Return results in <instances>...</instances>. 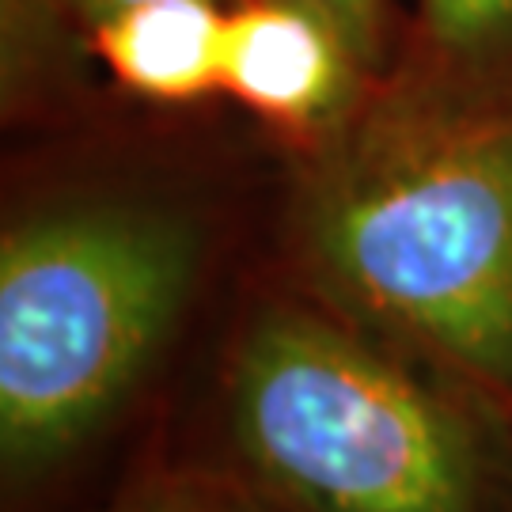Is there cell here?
<instances>
[{
	"label": "cell",
	"mask_w": 512,
	"mask_h": 512,
	"mask_svg": "<svg viewBox=\"0 0 512 512\" xmlns=\"http://www.w3.org/2000/svg\"><path fill=\"white\" fill-rule=\"evenodd\" d=\"M141 0H4V92L16 99L27 76L61 54H88L95 27ZM228 4V0H220Z\"/></svg>",
	"instance_id": "6"
},
{
	"label": "cell",
	"mask_w": 512,
	"mask_h": 512,
	"mask_svg": "<svg viewBox=\"0 0 512 512\" xmlns=\"http://www.w3.org/2000/svg\"><path fill=\"white\" fill-rule=\"evenodd\" d=\"M410 54L471 73H512V0H418Z\"/></svg>",
	"instance_id": "7"
},
{
	"label": "cell",
	"mask_w": 512,
	"mask_h": 512,
	"mask_svg": "<svg viewBox=\"0 0 512 512\" xmlns=\"http://www.w3.org/2000/svg\"><path fill=\"white\" fill-rule=\"evenodd\" d=\"M353 42L368 69H387V38H391V0H304Z\"/></svg>",
	"instance_id": "9"
},
{
	"label": "cell",
	"mask_w": 512,
	"mask_h": 512,
	"mask_svg": "<svg viewBox=\"0 0 512 512\" xmlns=\"http://www.w3.org/2000/svg\"><path fill=\"white\" fill-rule=\"evenodd\" d=\"M376 69L304 0H232L224 16L220 95L300 148L361 103Z\"/></svg>",
	"instance_id": "4"
},
{
	"label": "cell",
	"mask_w": 512,
	"mask_h": 512,
	"mask_svg": "<svg viewBox=\"0 0 512 512\" xmlns=\"http://www.w3.org/2000/svg\"><path fill=\"white\" fill-rule=\"evenodd\" d=\"M209 239L186 209L73 198L0 236V463L23 490L122 414L202 281Z\"/></svg>",
	"instance_id": "3"
},
{
	"label": "cell",
	"mask_w": 512,
	"mask_h": 512,
	"mask_svg": "<svg viewBox=\"0 0 512 512\" xmlns=\"http://www.w3.org/2000/svg\"><path fill=\"white\" fill-rule=\"evenodd\" d=\"M293 152L300 289L512 414V73L406 50Z\"/></svg>",
	"instance_id": "1"
},
{
	"label": "cell",
	"mask_w": 512,
	"mask_h": 512,
	"mask_svg": "<svg viewBox=\"0 0 512 512\" xmlns=\"http://www.w3.org/2000/svg\"><path fill=\"white\" fill-rule=\"evenodd\" d=\"M118 512H277L239 475H164Z\"/></svg>",
	"instance_id": "8"
},
{
	"label": "cell",
	"mask_w": 512,
	"mask_h": 512,
	"mask_svg": "<svg viewBox=\"0 0 512 512\" xmlns=\"http://www.w3.org/2000/svg\"><path fill=\"white\" fill-rule=\"evenodd\" d=\"M497 406L308 293L258 304L224 376L236 475L277 512H501Z\"/></svg>",
	"instance_id": "2"
},
{
	"label": "cell",
	"mask_w": 512,
	"mask_h": 512,
	"mask_svg": "<svg viewBox=\"0 0 512 512\" xmlns=\"http://www.w3.org/2000/svg\"><path fill=\"white\" fill-rule=\"evenodd\" d=\"M220 0H141L95 27L88 54L118 88L160 107H186L220 95L224 69Z\"/></svg>",
	"instance_id": "5"
}]
</instances>
